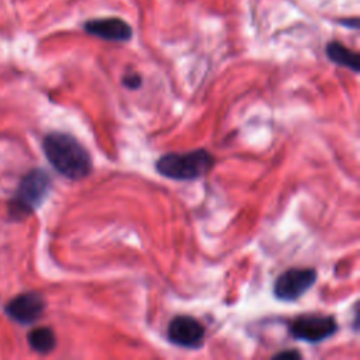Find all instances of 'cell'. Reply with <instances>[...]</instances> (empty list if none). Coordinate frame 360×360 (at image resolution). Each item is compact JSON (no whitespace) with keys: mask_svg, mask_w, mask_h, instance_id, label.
Returning <instances> with one entry per match:
<instances>
[{"mask_svg":"<svg viewBox=\"0 0 360 360\" xmlns=\"http://www.w3.org/2000/svg\"><path fill=\"white\" fill-rule=\"evenodd\" d=\"M42 150L51 166L69 180H82L91 172V156L72 135L53 131L42 142Z\"/></svg>","mask_w":360,"mask_h":360,"instance_id":"1","label":"cell"},{"mask_svg":"<svg viewBox=\"0 0 360 360\" xmlns=\"http://www.w3.org/2000/svg\"><path fill=\"white\" fill-rule=\"evenodd\" d=\"M212 166L214 156L205 149L165 153L155 163L156 172L172 180L200 179L207 174Z\"/></svg>","mask_w":360,"mask_h":360,"instance_id":"2","label":"cell"},{"mask_svg":"<svg viewBox=\"0 0 360 360\" xmlns=\"http://www.w3.org/2000/svg\"><path fill=\"white\" fill-rule=\"evenodd\" d=\"M52 187L49 174L42 169H32L20 181L14 197L8 202V215L20 221L32 214L45 201Z\"/></svg>","mask_w":360,"mask_h":360,"instance_id":"3","label":"cell"},{"mask_svg":"<svg viewBox=\"0 0 360 360\" xmlns=\"http://www.w3.org/2000/svg\"><path fill=\"white\" fill-rule=\"evenodd\" d=\"M318 278L315 269H288L281 273L273 287L274 297L284 302H292L302 297Z\"/></svg>","mask_w":360,"mask_h":360,"instance_id":"4","label":"cell"},{"mask_svg":"<svg viewBox=\"0 0 360 360\" xmlns=\"http://www.w3.org/2000/svg\"><path fill=\"white\" fill-rule=\"evenodd\" d=\"M336 330V319L328 315H301L290 325L291 336L307 343H319L326 340L335 335Z\"/></svg>","mask_w":360,"mask_h":360,"instance_id":"5","label":"cell"},{"mask_svg":"<svg viewBox=\"0 0 360 360\" xmlns=\"http://www.w3.org/2000/svg\"><path fill=\"white\" fill-rule=\"evenodd\" d=\"M205 328L200 321L188 315L174 316L167 326V339L180 347L197 349L202 345Z\"/></svg>","mask_w":360,"mask_h":360,"instance_id":"6","label":"cell"},{"mask_svg":"<svg viewBox=\"0 0 360 360\" xmlns=\"http://www.w3.org/2000/svg\"><path fill=\"white\" fill-rule=\"evenodd\" d=\"M45 300L39 292H22L6 305V314L20 325H31L38 321L45 311Z\"/></svg>","mask_w":360,"mask_h":360,"instance_id":"7","label":"cell"},{"mask_svg":"<svg viewBox=\"0 0 360 360\" xmlns=\"http://www.w3.org/2000/svg\"><path fill=\"white\" fill-rule=\"evenodd\" d=\"M84 31L90 35L98 37L105 41L124 42L131 39L132 28L131 25L117 17L111 18H96L84 22Z\"/></svg>","mask_w":360,"mask_h":360,"instance_id":"8","label":"cell"},{"mask_svg":"<svg viewBox=\"0 0 360 360\" xmlns=\"http://www.w3.org/2000/svg\"><path fill=\"white\" fill-rule=\"evenodd\" d=\"M326 55L336 65L345 66L353 72H359V68H360L359 53L346 48L343 44L336 41L329 42L326 46Z\"/></svg>","mask_w":360,"mask_h":360,"instance_id":"9","label":"cell"},{"mask_svg":"<svg viewBox=\"0 0 360 360\" xmlns=\"http://www.w3.org/2000/svg\"><path fill=\"white\" fill-rule=\"evenodd\" d=\"M28 345L32 350H35L39 354H46L53 350L56 345V336L51 328L42 326L32 329L28 336Z\"/></svg>","mask_w":360,"mask_h":360,"instance_id":"10","label":"cell"},{"mask_svg":"<svg viewBox=\"0 0 360 360\" xmlns=\"http://www.w3.org/2000/svg\"><path fill=\"white\" fill-rule=\"evenodd\" d=\"M122 84L127 89H129V90H136V89H139L142 86V77L138 73H135V72L127 73L122 77Z\"/></svg>","mask_w":360,"mask_h":360,"instance_id":"11","label":"cell"},{"mask_svg":"<svg viewBox=\"0 0 360 360\" xmlns=\"http://www.w3.org/2000/svg\"><path fill=\"white\" fill-rule=\"evenodd\" d=\"M274 357H280V359H285V357H290V359H300L301 354L295 350H285V352H280L277 353Z\"/></svg>","mask_w":360,"mask_h":360,"instance_id":"12","label":"cell"},{"mask_svg":"<svg viewBox=\"0 0 360 360\" xmlns=\"http://www.w3.org/2000/svg\"><path fill=\"white\" fill-rule=\"evenodd\" d=\"M343 25H346V27H350V28H353V30H356V28H359V20L354 17V18H352V20H342L340 21Z\"/></svg>","mask_w":360,"mask_h":360,"instance_id":"13","label":"cell"}]
</instances>
